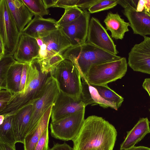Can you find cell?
<instances>
[{
  "instance_id": "obj_11",
  "label": "cell",
  "mask_w": 150,
  "mask_h": 150,
  "mask_svg": "<svg viewBox=\"0 0 150 150\" xmlns=\"http://www.w3.org/2000/svg\"><path fill=\"white\" fill-rule=\"evenodd\" d=\"M87 40V42L114 55L119 52L106 30L93 17L90 21Z\"/></svg>"
},
{
  "instance_id": "obj_39",
  "label": "cell",
  "mask_w": 150,
  "mask_h": 150,
  "mask_svg": "<svg viewBox=\"0 0 150 150\" xmlns=\"http://www.w3.org/2000/svg\"><path fill=\"white\" fill-rule=\"evenodd\" d=\"M142 86L147 91L150 97V78H146L144 79Z\"/></svg>"
},
{
  "instance_id": "obj_28",
  "label": "cell",
  "mask_w": 150,
  "mask_h": 150,
  "mask_svg": "<svg viewBox=\"0 0 150 150\" xmlns=\"http://www.w3.org/2000/svg\"><path fill=\"white\" fill-rule=\"evenodd\" d=\"M30 11L35 16L42 17L49 11L42 0H22Z\"/></svg>"
},
{
  "instance_id": "obj_32",
  "label": "cell",
  "mask_w": 150,
  "mask_h": 150,
  "mask_svg": "<svg viewBox=\"0 0 150 150\" xmlns=\"http://www.w3.org/2000/svg\"><path fill=\"white\" fill-rule=\"evenodd\" d=\"M49 131L47 128L43 132L34 150H48Z\"/></svg>"
},
{
  "instance_id": "obj_24",
  "label": "cell",
  "mask_w": 150,
  "mask_h": 150,
  "mask_svg": "<svg viewBox=\"0 0 150 150\" xmlns=\"http://www.w3.org/2000/svg\"><path fill=\"white\" fill-rule=\"evenodd\" d=\"M13 115L5 117L0 125V143L15 146L17 143L12 126Z\"/></svg>"
},
{
  "instance_id": "obj_34",
  "label": "cell",
  "mask_w": 150,
  "mask_h": 150,
  "mask_svg": "<svg viewBox=\"0 0 150 150\" xmlns=\"http://www.w3.org/2000/svg\"><path fill=\"white\" fill-rule=\"evenodd\" d=\"M136 10L139 11H144L150 15V0H138Z\"/></svg>"
},
{
  "instance_id": "obj_21",
  "label": "cell",
  "mask_w": 150,
  "mask_h": 150,
  "mask_svg": "<svg viewBox=\"0 0 150 150\" xmlns=\"http://www.w3.org/2000/svg\"><path fill=\"white\" fill-rule=\"evenodd\" d=\"M82 89L80 99L86 106L98 105L105 108L110 107L115 110L118 109L114 104L101 97L94 87L85 81L82 83Z\"/></svg>"
},
{
  "instance_id": "obj_15",
  "label": "cell",
  "mask_w": 150,
  "mask_h": 150,
  "mask_svg": "<svg viewBox=\"0 0 150 150\" xmlns=\"http://www.w3.org/2000/svg\"><path fill=\"white\" fill-rule=\"evenodd\" d=\"M57 21L49 18L35 16L26 26L21 34L35 38L42 37L59 28Z\"/></svg>"
},
{
  "instance_id": "obj_23",
  "label": "cell",
  "mask_w": 150,
  "mask_h": 150,
  "mask_svg": "<svg viewBox=\"0 0 150 150\" xmlns=\"http://www.w3.org/2000/svg\"><path fill=\"white\" fill-rule=\"evenodd\" d=\"M24 63L16 61L11 67L8 72L6 79L7 90L13 94L19 92Z\"/></svg>"
},
{
  "instance_id": "obj_2",
  "label": "cell",
  "mask_w": 150,
  "mask_h": 150,
  "mask_svg": "<svg viewBox=\"0 0 150 150\" xmlns=\"http://www.w3.org/2000/svg\"><path fill=\"white\" fill-rule=\"evenodd\" d=\"M62 55L65 59L73 63L83 81L85 82L87 73L91 66L115 61L121 57L87 42L69 47Z\"/></svg>"
},
{
  "instance_id": "obj_26",
  "label": "cell",
  "mask_w": 150,
  "mask_h": 150,
  "mask_svg": "<svg viewBox=\"0 0 150 150\" xmlns=\"http://www.w3.org/2000/svg\"><path fill=\"white\" fill-rule=\"evenodd\" d=\"M16 62L11 55H5L0 59V90H7L8 73L11 67Z\"/></svg>"
},
{
  "instance_id": "obj_22",
  "label": "cell",
  "mask_w": 150,
  "mask_h": 150,
  "mask_svg": "<svg viewBox=\"0 0 150 150\" xmlns=\"http://www.w3.org/2000/svg\"><path fill=\"white\" fill-rule=\"evenodd\" d=\"M104 22L106 30L110 31L112 38L115 39H122L125 33L129 30V23L125 22L117 13H108Z\"/></svg>"
},
{
  "instance_id": "obj_9",
  "label": "cell",
  "mask_w": 150,
  "mask_h": 150,
  "mask_svg": "<svg viewBox=\"0 0 150 150\" xmlns=\"http://www.w3.org/2000/svg\"><path fill=\"white\" fill-rule=\"evenodd\" d=\"M117 2L124 8L122 12L129 21L134 34L144 37L150 35V15L137 11L130 0H117Z\"/></svg>"
},
{
  "instance_id": "obj_1",
  "label": "cell",
  "mask_w": 150,
  "mask_h": 150,
  "mask_svg": "<svg viewBox=\"0 0 150 150\" xmlns=\"http://www.w3.org/2000/svg\"><path fill=\"white\" fill-rule=\"evenodd\" d=\"M117 132L115 127L102 117L91 115L85 119L72 141L74 150H113Z\"/></svg>"
},
{
  "instance_id": "obj_29",
  "label": "cell",
  "mask_w": 150,
  "mask_h": 150,
  "mask_svg": "<svg viewBox=\"0 0 150 150\" xmlns=\"http://www.w3.org/2000/svg\"><path fill=\"white\" fill-rule=\"evenodd\" d=\"M83 11L78 7H70L65 9L64 12L61 18L57 21L58 26L69 23L78 18Z\"/></svg>"
},
{
  "instance_id": "obj_43",
  "label": "cell",
  "mask_w": 150,
  "mask_h": 150,
  "mask_svg": "<svg viewBox=\"0 0 150 150\" xmlns=\"http://www.w3.org/2000/svg\"><path fill=\"white\" fill-rule=\"evenodd\" d=\"M35 38L39 47L41 46L44 43L42 38L40 37H38Z\"/></svg>"
},
{
  "instance_id": "obj_16",
  "label": "cell",
  "mask_w": 150,
  "mask_h": 150,
  "mask_svg": "<svg viewBox=\"0 0 150 150\" xmlns=\"http://www.w3.org/2000/svg\"><path fill=\"white\" fill-rule=\"evenodd\" d=\"M47 47V57L57 54L62 55L71 45L59 27L41 38Z\"/></svg>"
},
{
  "instance_id": "obj_30",
  "label": "cell",
  "mask_w": 150,
  "mask_h": 150,
  "mask_svg": "<svg viewBox=\"0 0 150 150\" xmlns=\"http://www.w3.org/2000/svg\"><path fill=\"white\" fill-rule=\"evenodd\" d=\"M117 4V0H97L88 10L90 13H93L112 8Z\"/></svg>"
},
{
  "instance_id": "obj_3",
  "label": "cell",
  "mask_w": 150,
  "mask_h": 150,
  "mask_svg": "<svg viewBox=\"0 0 150 150\" xmlns=\"http://www.w3.org/2000/svg\"><path fill=\"white\" fill-rule=\"evenodd\" d=\"M50 73L42 72L40 67L23 93L12 95L6 108L0 112L4 117L15 114L25 106L32 104L40 94L44 84Z\"/></svg>"
},
{
  "instance_id": "obj_8",
  "label": "cell",
  "mask_w": 150,
  "mask_h": 150,
  "mask_svg": "<svg viewBox=\"0 0 150 150\" xmlns=\"http://www.w3.org/2000/svg\"><path fill=\"white\" fill-rule=\"evenodd\" d=\"M85 109L54 122L50 128L51 136L63 141L72 140L79 133L84 120Z\"/></svg>"
},
{
  "instance_id": "obj_7",
  "label": "cell",
  "mask_w": 150,
  "mask_h": 150,
  "mask_svg": "<svg viewBox=\"0 0 150 150\" xmlns=\"http://www.w3.org/2000/svg\"><path fill=\"white\" fill-rule=\"evenodd\" d=\"M0 38L4 46L5 55H13L21 34L11 15L6 0L0 1Z\"/></svg>"
},
{
  "instance_id": "obj_33",
  "label": "cell",
  "mask_w": 150,
  "mask_h": 150,
  "mask_svg": "<svg viewBox=\"0 0 150 150\" xmlns=\"http://www.w3.org/2000/svg\"><path fill=\"white\" fill-rule=\"evenodd\" d=\"M13 95L8 90H0V112L6 108Z\"/></svg>"
},
{
  "instance_id": "obj_14",
  "label": "cell",
  "mask_w": 150,
  "mask_h": 150,
  "mask_svg": "<svg viewBox=\"0 0 150 150\" xmlns=\"http://www.w3.org/2000/svg\"><path fill=\"white\" fill-rule=\"evenodd\" d=\"M39 49L40 47L35 38L21 34L13 56L18 62L29 63L38 57Z\"/></svg>"
},
{
  "instance_id": "obj_35",
  "label": "cell",
  "mask_w": 150,
  "mask_h": 150,
  "mask_svg": "<svg viewBox=\"0 0 150 150\" xmlns=\"http://www.w3.org/2000/svg\"><path fill=\"white\" fill-rule=\"evenodd\" d=\"M29 63H24L22 72L20 92L23 93L25 91L27 78V72Z\"/></svg>"
},
{
  "instance_id": "obj_13",
  "label": "cell",
  "mask_w": 150,
  "mask_h": 150,
  "mask_svg": "<svg viewBox=\"0 0 150 150\" xmlns=\"http://www.w3.org/2000/svg\"><path fill=\"white\" fill-rule=\"evenodd\" d=\"M86 106L81 99L76 100L60 90L52 106L51 122H54L79 112L85 109Z\"/></svg>"
},
{
  "instance_id": "obj_20",
  "label": "cell",
  "mask_w": 150,
  "mask_h": 150,
  "mask_svg": "<svg viewBox=\"0 0 150 150\" xmlns=\"http://www.w3.org/2000/svg\"><path fill=\"white\" fill-rule=\"evenodd\" d=\"M52 105L44 114L34 129L25 137L24 150H34L39 139L44 131L48 128Z\"/></svg>"
},
{
  "instance_id": "obj_25",
  "label": "cell",
  "mask_w": 150,
  "mask_h": 150,
  "mask_svg": "<svg viewBox=\"0 0 150 150\" xmlns=\"http://www.w3.org/2000/svg\"><path fill=\"white\" fill-rule=\"evenodd\" d=\"M96 89L103 99L116 105L118 109L124 101V98L106 85L90 84Z\"/></svg>"
},
{
  "instance_id": "obj_44",
  "label": "cell",
  "mask_w": 150,
  "mask_h": 150,
  "mask_svg": "<svg viewBox=\"0 0 150 150\" xmlns=\"http://www.w3.org/2000/svg\"><path fill=\"white\" fill-rule=\"evenodd\" d=\"M149 111L150 112V108H149Z\"/></svg>"
},
{
  "instance_id": "obj_27",
  "label": "cell",
  "mask_w": 150,
  "mask_h": 150,
  "mask_svg": "<svg viewBox=\"0 0 150 150\" xmlns=\"http://www.w3.org/2000/svg\"><path fill=\"white\" fill-rule=\"evenodd\" d=\"M65 59L62 55L57 54L38 60L41 70L43 73H50L51 75L57 66Z\"/></svg>"
},
{
  "instance_id": "obj_42",
  "label": "cell",
  "mask_w": 150,
  "mask_h": 150,
  "mask_svg": "<svg viewBox=\"0 0 150 150\" xmlns=\"http://www.w3.org/2000/svg\"><path fill=\"white\" fill-rule=\"evenodd\" d=\"M150 149V148L142 146H134L124 150H149Z\"/></svg>"
},
{
  "instance_id": "obj_10",
  "label": "cell",
  "mask_w": 150,
  "mask_h": 150,
  "mask_svg": "<svg viewBox=\"0 0 150 150\" xmlns=\"http://www.w3.org/2000/svg\"><path fill=\"white\" fill-rule=\"evenodd\" d=\"M82 15L72 22L59 27L71 43L72 46L81 45L87 40L90 14L86 10Z\"/></svg>"
},
{
  "instance_id": "obj_38",
  "label": "cell",
  "mask_w": 150,
  "mask_h": 150,
  "mask_svg": "<svg viewBox=\"0 0 150 150\" xmlns=\"http://www.w3.org/2000/svg\"><path fill=\"white\" fill-rule=\"evenodd\" d=\"M58 0H42L43 3L47 8L54 7Z\"/></svg>"
},
{
  "instance_id": "obj_5",
  "label": "cell",
  "mask_w": 150,
  "mask_h": 150,
  "mask_svg": "<svg viewBox=\"0 0 150 150\" xmlns=\"http://www.w3.org/2000/svg\"><path fill=\"white\" fill-rule=\"evenodd\" d=\"M52 76L57 81L61 91L76 100L80 99L81 78L72 62L64 59L56 67Z\"/></svg>"
},
{
  "instance_id": "obj_4",
  "label": "cell",
  "mask_w": 150,
  "mask_h": 150,
  "mask_svg": "<svg viewBox=\"0 0 150 150\" xmlns=\"http://www.w3.org/2000/svg\"><path fill=\"white\" fill-rule=\"evenodd\" d=\"M127 64L125 57L91 66L87 73L86 82L90 84L106 85L121 79L125 74Z\"/></svg>"
},
{
  "instance_id": "obj_17",
  "label": "cell",
  "mask_w": 150,
  "mask_h": 150,
  "mask_svg": "<svg viewBox=\"0 0 150 150\" xmlns=\"http://www.w3.org/2000/svg\"><path fill=\"white\" fill-rule=\"evenodd\" d=\"M32 110L33 105L30 104L23 107L13 115L12 126L17 142L24 143Z\"/></svg>"
},
{
  "instance_id": "obj_6",
  "label": "cell",
  "mask_w": 150,
  "mask_h": 150,
  "mask_svg": "<svg viewBox=\"0 0 150 150\" xmlns=\"http://www.w3.org/2000/svg\"><path fill=\"white\" fill-rule=\"evenodd\" d=\"M60 92L57 81L50 74L46 80L39 96L32 104V112L26 135L34 129L45 113L54 104Z\"/></svg>"
},
{
  "instance_id": "obj_37",
  "label": "cell",
  "mask_w": 150,
  "mask_h": 150,
  "mask_svg": "<svg viewBox=\"0 0 150 150\" xmlns=\"http://www.w3.org/2000/svg\"><path fill=\"white\" fill-rule=\"evenodd\" d=\"M47 51L46 44L44 43L40 47L39 55L37 59L38 60H42L47 57Z\"/></svg>"
},
{
  "instance_id": "obj_36",
  "label": "cell",
  "mask_w": 150,
  "mask_h": 150,
  "mask_svg": "<svg viewBox=\"0 0 150 150\" xmlns=\"http://www.w3.org/2000/svg\"><path fill=\"white\" fill-rule=\"evenodd\" d=\"M48 150H74L68 144L64 142L62 144L58 143L54 144L53 147Z\"/></svg>"
},
{
  "instance_id": "obj_19",
  "label": "cell",
  "mask_w": 150,
  "mask_h": 150,
  "mask_svg": "<svg viewBox=\"0 0 150 150\" xmlns=\"http://www.w3.org/2000/svg\"><path fill=\"white\" fill-rule=\"evenodd\" d=\"M150 121L147 117L140 118L137 124L130 131L120 145V150H124L134 146L150 133Z\"/></svg>"
},
{
  "instance_id": "obj_41",
  "label": "cell",
  "mask_w": 150,
  "mask_h": 150,
  "mask_svg": "<svg viewBox=\"0 0 150 150\" xmlns=\"http://www.w3.org/2000/svg\"><path fill=\"white\" fill-rule=\"evenodd\" d=\"M5 55L4 46L2 39L0 38V59Z\"/></svg>"
},
{
  "instance_id": "obj_45",
  "label": "cell",
  "mask_w": 150,
  "mask_h": 150,
  "mask_svg": "<svg viewBox=\"0 0 150 150\" xmlns=\"http://www.w3.org/2000/svg\"><path fill=\"white\" fill-rule=\"evenodd\" d=\"M149 150H150V149Z\"/></svg>"
},
{
  "instance_id": "obj_31",
  "label": "cell",
  "mask_w": 150,
  "mask_h": 150,
  "mask_svg": "<svg viewBox=\"0 0 150 150\" xmlns=\"http://www.w3.org/2000/svg\"><path fill=\"white\" fill-rule=\"evenodd\" d=\"M83 0H58L55 7L64 8L78 7L81 9Z\"/></svg>"
},
{
  "instance_id": "obj_40",
  "label": "cell",
  "mask_w": 150,
  "mask_h": 150,
  "mask_svg": "<svg viewBox=\"0 0 150 150\" xmlns=\"http://www.w3.org/2000/svg\"><path fill=\"white\" fill-rule=\"evenodd\" d=\"M0 150H16L15 146L9 144L0 143Z\"/></svg>"
},
{
  "instance_id": "obj_18",
  "label": "cell",
  "mask_w": 150,
  "mask_h": 150,
  "mask_svg": "<svg viewBox=\"0 0 150 150\" xmlns=\"http://www.w3.org/2000/svg\"><path fill=\"white\" fill-rule=\"evenodd\" d=\"M11 15L20 33L32 20L34 15L22 0H6Z\"/></svg>"
},
{
  "instance_id": "obj_12",
  "label": "cell",
  "mask_w": 150,
  "mask_h": 150,
  "mask_svg": "<svg viewBox=\"0 0 150 150\" xmlns=\"http://www.w3.org/2000/svg\"><path fill=\"white\" fill-rule=\"evenodd\" d=\"M135 44L128 54V64L134 71L150 74V37Z\"/></svg>"
}]
</instances>
